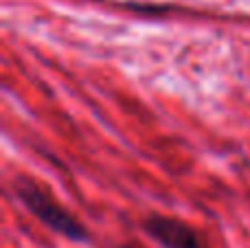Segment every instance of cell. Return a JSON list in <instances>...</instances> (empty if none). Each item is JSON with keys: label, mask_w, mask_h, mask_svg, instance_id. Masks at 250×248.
Returning a JSON list of instances; mask_svg holds the SVG:
<instances>
[{"label": "cell", "mask_w": 250, "mask_h": 248, "mask_svg": "<svg viewBox=\"0 0 250 248\" xmlns=\"http://www.w3.org/2000/svg\"><path fill=\"white\" fill-rule=\"evenodd\" d=\"M13 193L22 202V207L46 228H51L53 233L70 242H77V244L90 242V233L86 231V227L66 207H62L55 196H51L46 189L40 187L29 176H16L13 178Z\"/></svg>", "instance_id": "obj_1"}, {"label": "cell", "mask_w": 250, "mask_h": 248, "mask_svg": "<svg viewBox=\"0 0 250 248\" xmlns=\"http://www.w3.org/2000/svg\"><path fill=\"white\" fill-rule=\"evenodd\" d=\"M141 227L145 235L151 237L160 248H204L200 233L191 224L171 215L151 213L143 220Z\"/></svg>", "instance_id": "obj_2"}, {"label": "cell", "mask_w": 250, "mask_h": 248, "mask_svg": "<svg viewBox=\"0 0 250 248\" xmlns=\"http://www.w3.org/2000/svg\"><path fill=\"white\" fill-rule=\"evenodd\" d=\"M119 248H143V246H136V244H123V246H119Z\"/></svg>", "instance_id": "obj_3"}]
</instances>
